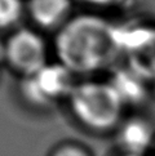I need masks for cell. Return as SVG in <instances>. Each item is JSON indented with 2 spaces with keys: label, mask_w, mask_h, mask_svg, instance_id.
I'll use <instances>...</instances> for the list:
<instances>
[{
  "label": "cell",
  "mask_w": 155,
  "mask_h": 156,
  "mask_svg": "<svg viewBox=\"0 0 155 156\" xmlns=\"http://www.w3.org/2000/svg\"><path fill=\"white\" fill-rule=\"evenodd\" d=\"M3 59L22 77L30 76L48 63L45 40L34 30H16L3 44Z\"/></svg>",
  "instance_id": "obj_5"
},
{
  "label": "cell",
  "mask_w": 155,
  "mask_h": 156,
  "mask_svg": "<svg viewBox=\"0 0 155 156\" xmlns=\"http://www.w3.org/2000/svg\"><path fill=\"white\" fill-rule=\"evenodd\" d=\"M73 114L95 129H107L118 122L124 105L107 81H81L69 97Z\"/></svg>",
  "instance_id": "obj_2"
},
{
  "label": "cell",
  "mask_w": 155,
  "mask_h": 156,
  "mask_svg": "<svg viewBox=\"0 0 155 156\" xmlns=\"http://www.w3.org/2000/svg\"><path fill=\"white\" fill-rule=\"evenodd\" d=\"M129 156H137V155H129Z\"/></svg>",
  "instance_id": "obj_13"
},
{
  "label": "cell",
  "mask_w": 155,
  "mask_h": 156,
  "mask_svg": "<svg viewBox=\"0 0 155 156\" xmlns=\"http://www.w3.org/2000/svg\"><path fill=\"white\" fill-rule=\"evenodd\" d=\"M57 156H85V155L83 152H80L79 150H76V148L67 147V148H63L62 151H59Z\"/></svg>",
  "instance_id": "obj_11"
},
{
  "label": "cell",
  "mask_w": 155,
  "mask_h": 156,
  "mask_svg": "<svg viewBox=\"0 0 155 156\" xmlns=\"http://www.w3.org/2000/svg\"><path fill=\"white\" fill-rule=\"evenodd\" d=\"M0 76H2V70H0Z\"/></svg>",
  "instance_id": "obj_12"
},
{
  "label": "cell",
  "mask_w": 155,
  "mask_h": 156,
  "mask_svg": "<svg viewBox=\"0 0 155 156\" xmlns=\"http://www.w3.org/2000/svg\"><path fill=\"white\" fill-rule=\"evenodd\" d=\"M121 55L125 66L155 84V26L145 22L118 25Z\"/></svg>",
  "instance_id": "obj_3"
},
{
  "label": "cell",
  "mask_w": 155,
  "mask_h": 156,
  "mask_svg": "<svg viewBox=\"0 0 155 156\" xmlns=\"http://www.w3.org/2000/svg\"><path fill=\"white\" fill-rule=\"evenodd\" d=\"M23 0H0V29L13 27L23 14Z\"/></svg>",
  "instance_id": "obj_9"
},
{
  "label": "cell",
  "mask_w": 155,
  "mask_h": 156,
  "mask_svg": "<svg viewBox=\"0 0 155 156\" xmlns=\"http://www.w3.org/2000/svg\"><path fill=\"white\" fill-rule=\"evenodd\" d=\"M84 3L87 4H91L93 5V7H110V5H114L116 4L118 2H120V0H83Z\"/></svg>",
  "instance_id": "obj_10"
},
{
  "label": "cell",
  "mask_w": 155,
  "mask_h": 156,
  "mask_svg": "<svg viewBox=\"0 0 155 156\" xmlns=\"http://www.w3.org/2000/svg\"><path fill=\"white\" fill-rule=\"evenodd\" d=\"M153 139V129L145 120L131 119L121 126L120 141L131 155H140L149 147Z\"/></svg>",
  "instance_id": "obj_8"
},
{
  "label": "cell",
  "mask_w": 155,
  "mask_h": 156,
  "mask_svg": "<svg viewBox=\"0 0 155 156\" xmlns=\"http://www.w3.org/2000/svg\"><path fill=\"white\" fill-rule=\"evenodd\" d=\"M75 84L74 74L63 65L48 62L35 74L22 77L21 93L31 105L47 107L69 99Z\"/></svg>",
  "instance_id": "obj_4"
},
{
  "label": "cell",
  "mask_w": 155,
  "mask_h": 156,
  "mask_svg": "<svg viewBox=\"0 0 155 156\" xmlns=\"http://www.w3.org/2000/svg\"><path fill=\"white\" fill-rule=\"evenodd\" d=\"M107 83L118 94L124 107L143 103L150 93V84L125 65L114 69Z\"/></svg>",
  "instance_id": "obj_6"
},
{
  "label": "cell",
  "mask_w": 155,
  "mask_h": 156,
  "mask_svg": "<svg viewBox=\"0 0 155 156\" xmlns=\"http://www.w3.org/2000/svg\"><path fill=\"white\" fill-rule=\"evenodd\" d=\"M53 49L57 62L74 75L106 70L121 55L118 25L98 13H80L57 30Z\"/></svg>",
  "instance_id": "obj_1"
},
{
  "label": "cell",
  "mask_w": 155,
  "mask_h": 156,
  "mask_svg": "<svg viewBox=\"0 0 155 156\" xmlns=\"http://www.w3.org/2000/svg\"><path fill=\"white\" fill-rule=\"evenodd\" d=\"M73 0H27L26 10L32 22L44 30L59 29L71 18Z\"/></svg>",
  "instance_id": "obj_7"
}]
</instances>
